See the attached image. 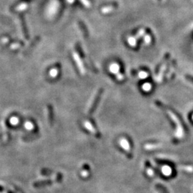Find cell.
<instances>
[{"label":"cell","instance_id":"ba28073f","mask_svg":"<svg viewBox=\"0 0 193 193\" xmlns=\"http://www.w3.org/2000/svg\"><path fill=\"white\" fill-rule=\"evenodd\" d=\"M166 68H167V64H163V66H162V68L160 69V73H159V75H158V77H157L158 81H161V80H162V77H163V74H164L165 70H166Z\"/></svg>","mask_w":193,"mask_h":193},{"label":"cell","instance_id":"5b68a950","mask_svg":"<svg viewBox=\"0 0 193 193\" xmlns=\"http://www.w3.org/2000/svg\"><path fill=\"white\" fill-rule=\"evenodd\" d=\"M85 127L87 129V130H89L90 131V132H92V133H94V134H95L96 137H100V134H99L97 131H96V130H95V129L94 128V127L92 126V124H90L89 122H85Z\"/></svg>","mask_w":193,"mask_h":193},{"label":"cell","instance_id":"ffe728a7","mask_svg":"<svg viewBox=\"0 0 193 193\" xmlns=\"http://www.w3.org/2000/svg\"><path fill=\"white\" fill-rule=\"evenodd\" d=\"M25 126V127L27 128L28 130H32V129L34 128V125H33V124H32V123H31V122H26Z\"/></svg>","mask_w":193,"mask_h":193},{"label":"cell","instance_id":"484cf974","mask_svg":"<svg viewBox=\"0 0 193 193\" xmlns=\"http://www.w3.org/2000/svg\"><path fill=\"white\" fill-rule=\"evenodd\" d=\"M145 43H147V44H149V43L151 42V37H150L149 35H145Z\"/></svg>","mask_w":193,"mask_h":193},{"label":"cell","instance_id":"3957f363","mask_svg":"<svg viewBox=\"0 0 193 193\" xmlns=\"http://www.w3.org/2000/svg\"><path fill=\"white\" fill-rule=\"evenodd\" d=\"M72 56H73V58H74V61L76 62V64H77V66H78L79 71H80L81 74H85V67H84V64L82 63V62H81V60L80 59V57H79V56L77 55L76 52H74V51H73L72 52Z\"/></svg>","mask_w":193,"mask_h":193},{"label":"cell","instance_id":"f546056e","mask_svg":"<svg viewBox=\"0 0 193 193\" xmlns=\"http://www.w3.org/2000/svg\"><path fill=\"white\" fill-rule=\"evenodd\" d=\"M0 190L1 191L3 190V188H2V187H1V186H0Z\"/></svg>","mask_w":193,"mask_h":193},{"label":"cell","instance_id":"83f0119b","mask_svg":"<svg viewBox=\"0 0 193 193\" xmlns=\"http://www.w3.org/2000/svg\"><path fill=\"white\" fill-rule=\"evenodd\" d=\"M117 79H119V80H120V79H123L124 77H123V75L120 74V73H118V74H117Z\"/></svg>","mask_w":193,"mask_h":193},{"label":"cell","instance_id":"7402d4cb","mask_svg":"<svg viewBox=\"0 0 193 193\" xmlns=\"http://www.w3.org/2000/svg\"><path fill=\"white\" fill-rule=\"evenodd\" d=\"M143 89L145 90V91H149L150 89H151V85H150V84H145V85H143Z\"/></svg>","mask_w":193,"mask_h":193},{"label":"cell","instance_id":"ac0fdd59","mask_svg":"<svg viewBox=\"0 0 193 193\" xmlns=\"http://www.w3.org/2000/svg\"><path fill=\"white\" fill-rule=\"evenodd\" d=\"M157 188L160 190V192H161L162 193H167V191L166 189H165L164 187L161 184H157Z\"/></svg>","mask_w":193,"mask_h":193},{"label":"cell","instance_id":"cb8c5ba5","mask_svg":"<svg viewBox=\"0 0 193 193\" xmlns=\"http://www.w3.org/2000/svg\"><path fill=\"white\" fill-rule=\"evenodd\" d=\"M185 78L187 79L189 81H190L191 83L193 84V76H192V75L187 74V75H185Z\"/></svg>","mask_w":193,"mask_h":193},{"label":"cell","instance_id":"8992f818","mask_svg":"<svg viewBox=\"0 0 193 193\" xmlns=\"http://www.w3.org/2000/svg\"><path fill=\"white\" fill-rule=\"evenodd\" d=\"M79 27H80L81 31H82L84 35H85L86 37H88V36H89V32H88V30L87 29V27H86V26L85 24H84L82 21H79Z\"/></svg>","mask_w":193,"mask_h":193},{"label":"cell","instance_id":"4fadbf2b","mask_svg":"<svg viewBox=\"0 0 193 193\" xmlns=\"http://www.w3.org/2000/svg\"><path fill=\"white\" fill-rule=\"evenodd\" d=\"M121 145L122 147H123L124 149L127 150V151H128L129 149H130V146H129L128 142L125 140V139H122V140L121 141Z\"/></svg>","mask_w":193,"mask_h":193},{"label":"cell","instance_id":"603a6c76","mask_svg":"<svg viewBox=\"0 0 193 193\" xmlns=\"http://www.w3.org/2000/svg\"><path fill=\"white\" fill-rule=\"evenodd\" d=\"M80 1L81 3H82L85 6H87V7H89L90 6V3L88 0H80Z\"/></svg>","mask_w":193,"mask_h":193},{"label":"cell","instance_id":"d6a6232c","mask_svg":"<svg viewBox=\"0 0 193 193\" xmlns=\"http://www.w3.org/2000/svg\"><path fill=\"white\" fill-rule=\"evenodd\" d=\"M163 1H165V0H163Z\"/></svg>","mask_w":193,"mask_h":193},{"label":"cell","instance_id":"30bf717a","mask_svg":"<svg viewBox=\"0 0 193 193\" xmlns=\"http://www.w3.org/2000/svg\"><path fill=\"white\" fill-rule=\"evenodd\" d=\"M21 24H22V27H23V30H24V33H25V36L27 40H28V38H29V35H28V33H27V28H26V25L25 23V20H24V18H22V17H21Z\"/></svg>","mask_w":193,"mask_h":193},{"label":"cell","instance_id":"277c9868","mask_svg":"<svg viewBox=\"0 0 193 193\" xmlns=\"http://www.w3.org/2000/svg\"><path fill=\"white\" fill-rule=\"evenodd\" d=\"M53 181L51 180H40V181H36L33 183V187L35 188H40L42 187L48 186L52 184Z\"/></svg>","mask_w":193,"mask_h":193},{"label":"cell","instance_id":"2e32d148","mask_svg":"<svg viewBox=\"0 0 193 193\" xmlns=\"http://www.w3.org/2000/svg\"><path fill=\"white\" fill-rule=\"evenodd\" d=\"M128 42L131 46H135L137 42V39L135 37H130L128 40Z\"/></svg>","mask_w":193,"mask_h":193},{"label":"cell","instance_id":"8fae6325","mask_svg":"<svg viewBox=\"0 0 193 193\" xmlns=\"http://www.w3.org/2000/svg\"><path fill=\"white\" fill-rule=\"evenodd\" d=\"M160 146H161L160 144H147L145 145V148L147 149H154V148L160 147Z\"/></svg>","mask_w":193,"mask_h":193},{"label":"cell","instance_id":"1f68e13d","mask_svg":"<svg viewBox=\"0 0 193 193\" xmlns=\"http://www.w3.org/2000/svg\"><path fill=\"white\" fill-rule=\"evenodd\" d=\"M2 134H0V137H2Z\"/></svg>","mask_w":193,"mask_h":193},{"label":"cell","instance_id":"d4e9b609","mask_svg":"<svg viewBox=\"0 0 193 193\" xmlns=\"http://www.w3.org/2000/svg\"><path fill=\"white\" fill-rule=\"evenodd\" d=\"M147 73H146V72H140L139 74V77H140V78H142V79H145V78H146V77H147Z\"/></svg>","mask_w":193,"mask_h":193},{"label":"cell","instance_id":"9a60e30c","mask_svg":"<svg viewBox=\"0 0 193 193\" xmlns=\"http://www.w3.org/2000/svg\"><path fill=\"white\" fill-rule=\"evenodd\" d=\"M145 30L144 29H139V31L137 32V34H136V36H134L135 38L136 39H139V38H140L141 36H142L144 34H145Z\"/></svg>","mask_w":193,"mask_h":193},{"label":"cell","instance_id":"4dcf8cb0","mask_svg":"<svg viewBox=\"0 0 193 193\" xmlns=\"http://www.w3.org/2000/svg\"><path fill=\"white\" fill-rule=\"evenodd\" d=\"M67 1H68L69 2H72L73 1H74V0H67Z\"/></svg>","mask_w":193,"mask_h":193},{"label":"cell","instance_id":"e0dca14e","mask_svg":"<svg viewBox=\"0 0 193 193\" xmlns=\"http://www.w3.org/2000/svg\"><path fill=\"white\" fill-rule=\"evenodd\" d=\"M110 70L113 73H117L118 70H119V66H118V65H117V64H112V65L111 66Z\"/></svg>","mask_w":193,"mask_h":193},{"label":"cell","instance_id":"9c48e42d","mask_svg":"<svg viewBox=\"0 0 193 193\" xmlns=\"http://www.w3.org/2000/svg\"><path fill=\"white\" fill-rule=\"evenodd\" d=\"M115 9V6H105V7L102 8V12L104 13V14H107V13L112 12V11Z\"/></svg>","mask_w":193,"mask_h":193},{"label":"cell","instance_id":"44dd1931","mask_svg":"<svg viewBox=\"0 0 193 193\" xmlns=\"http://www.w3.org/2000/svg\"><path fill=\"white\" fill-rule=\"evenodd\" d=\"M62 180V175L61 173H58L57 174V175L55 176V180L57 182H61Z\"/></svg>","mask_w":193,"mask_h":193},{"label":"cell","instance_id":"f1b7e54d","mask_svg":"<svg viewBox=\"0 0 193 193\" xmlns=\"http://www.w3.org/2000/svg\"><path fill=\"white\" fill-rule=\"evenodd\" d=\"M2 42H8V39L7 38H4L3 40H2Z\"/></svg>","mask_w":193,"mask_h":193},{"label":"cell","instance_id":"6da1fadb","mask_svg":"<svg viewBox=\"0 0 193 193\" xmlns=\"http://www.w3.org/2000/svg\"><path fill=\"white\" fill-rule=\"evenodd\" d=\"M103 92H104V89L100 88L97 90V92H96L95 95H94L93 100H92V102L91 105H90L89 109H88V115H92L94 113V112L96 110V107H97L99 103H100L101 96H102Z\"/></svg>","mask_w":193,"mask_h":193},{"label":"cell","instance_id":"7a4b0ae2","mask_svg":"<svg viewBox=\"0 0 193 193\" xmlns=\"http://www.w3.org/2000/svg\"><path fill=\"white\" fill-rule=\"evenodd\" d=\"M168 114L169 117H171V119L173 120L174 122H175L176 127H177V135L178 137H182V134H183V129H182V124L180 123V120L178 119L177 116H176L173 112H172L171 111H168Z\"/></svg>","mask_w":193,"mask_h":193},{"label":"cell","instance_id":"7c38bea8","mask_svg":"<svg viewBox=\"0 0 193 193\" xmlns=\"http://www.w3.org/2000/svg\"><path fill=\"white\" fill-rule=\"evenodd\" d=\"M57 74H58L57 69L54 68V69H51V70L49 71V75H50V77H53V78H55V77H57Z\"/></svg>","mask_w":193,"mask_h":193},{"label":"cell","instance_id":"5bb4252c","mask_svg":"<svg viewBox=\"0 0 193 193\" xmlns=\"http://www.w3.org/2000/svg\"><path fill=\"white\" fill-rule=\"evenodd\" d=\"M27 8V4H25V3H23V4H21L20 5H19L18 6H17V11H24V10H25Z\"/></svg>","mask_w":193,"mask_h":193},{"label":"cell","instance_id":"52a82bcc","mask_svg":"<svg viewBox=\"0 0 193 193\" xmlns=\"http://www.w3.org/2000/svg\"><path fill=\"white\" fill-rule=\"evenodd\" d=\"M48 119H49V124L51 125L53 124V109H52V107L49 106L48 107Z\"/></svg>","mask_w":193,"mask_h":193},{"label":"cell","instance_id":"4316f807","mask_svg":"<svg viewBox=\"0 0 193 193\" xmlns=\"http://www.w3.org/2000/svg\"><path fill=\"white\" fill-rule=\"evenodd\" d=\"M19 47H20V45H19V44H12V46H11V48L13 49H15L19 48Z\"/></svg>","mask_w":193,"mask_h":193},{"label":"cell","instance_id":"d6986e66","mask_svg":"<svg viewBox=\"0 0 193 193\" xmlns=\"http://www.w3.org/2000/svg\"><path fill=\"white\" fill-rule=\"evenodd\" d=\"M18 122H19V119H18V118H17V117H13L11 118L10 123L12 124H13V125H16V124H18Z\"/></svg>","mask_w":193,"mask_h":193}]
</instances>
